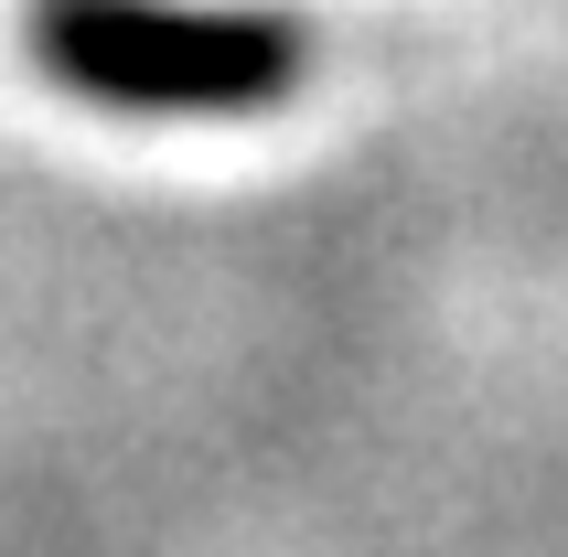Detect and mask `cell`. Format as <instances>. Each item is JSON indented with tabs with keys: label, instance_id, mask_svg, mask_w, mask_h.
<instances>
[{
	"label": "cell",
	"instance_id": "cell-1",
	"mask_svg": "<svg viewBox=\"0 0 568 557\" xmlns=\"http://www.w3.org/2000/svg\"><path fill=\"white\" fill-rule=\"evenodd\" d=\"M301 54L312 43L280 11H172V0H43L32 11V64L87 108H140V119L280 108Z\"/></svg>",
	"mask_w": 568,
	"mask_h": 557
}]
</instances>
